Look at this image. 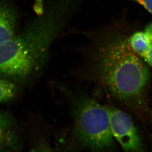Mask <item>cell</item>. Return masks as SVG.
<instances>
[{
    "label": "cell",
    "mask_w": 152,
    "mask_h": 152,
    "mask_svg": "<svg viewBox=\"0 0 152 152\" xmlns=\"http://www.w3.org/2000/svg\"><path fill=\"white\" fill-rule=\"evenodd\" d=\"M121 26L81 32L89 43L81 50L85 73L114 96L134 109L142 106L150 78L148 66L134 52L129 32Z\"/></svg>",
    "instance_id": "6da1fadb"
},
{
    "label": "cell",
    "mask_w": 152,
    "mask_h": 152,
    "mask_svg": "<svg viewBox=\"0 0 152 152\" xmlns=\"http://www.w3.org/2000/svg\"><path fill=\"white\" fill-rule=\"evenodd\" d=\"M82 0H43L41 10L14 37L0 44V76L17 84L34 79L55 40L76 14Z\"/></svg>",
    "instance_id": "7a4b0ae2"
},
{
    "label": "cell",
    "mask_w": 152,
    "mask_h": 152,
    "mask_svg": "<svg viewBox=\"0 0 152 152\" xmlns=\"http://www.w3.org/2000/svg\"><path fill=\"white\" fill-rule=\"evenodd\" d=\"M71 103L73 120L72 141L78 147L94 151L110 150L115 146L109 112L89 97L76 96L66 92Z\"/></svg>",
    "instance_id": "3957f363"
},
{
    "label": "cell",
    "mask_w": 152,
    "mask_h": 152,
    "mask_svg": "<svg viewBox=\"0 0 152 152\" xmlns=\"http://www.w3.org/2000/svg\"><path fill=\"white\" fill-rule=\"evenodd\" d=\"M107 108L114 139L125 151H142V143L131 117L116 108L108 107Z\"/></svg>",
    "instance_id": "277c9868"
},
{
    "label": "cell",
    "mask_w": 152,
    "mask_h": 152,
    "mask_svg": "<svg viewBox=\"0 0 152 152\" xmlns=\"http://www.w3.org/2000/svg\"><path fill=\"white\" fill-rule=\"evenodd\" d=\"M19 13L15 4L9 0H0V44L17 33Z\"/></svg>",
    "instance_id": "5b68a950"
},
{
    "label": "cell",
    "mask_w": 152,
    "mask_h": 152,
    "mask_svg": "<svg viewBox=\"0 0 152 152\" xmlns=\"http://www.w3.org/2000/svg\"><path fill=\"white\" fill-rule=\"evenodd\" d=\"M128 40L132 50L142 59L152 43L144 30L129 32Z\"/></svg>",
    "instance_id": "8992f818"
},
{
    "label": "cell",
    "mask_w": 152,
    "mask_h": 152,
    "mask_svg": "<svg viewBox=\"0 0 152 152\" xmlns=\"http://www.w3.org/2000/svg\"><path fill=\"white\" fill-rule=\"evenodd\" d=\"M14 125L15 122L12 115L0 111V150L10 144Z\"/></svg>",
    "instance_id": "52a82bcc"
},
{
    "label": "cell",
    "mask_w": 152,
    "mask_h": 152,
    "mask_svg": "<svg viewBox=\"0 0 152 152\" xmlns=\"http://www.w3.org/2000/svg\"><path fill=\"white\" fill-rule=\"evenodd\" d=\"M18 92L17 83L3 77H0V103L11 101Z\"/></svg>",
    "instance_id": "ba28073f"
},
{
    "label": "cell",
    "mask_w": 152,
    "mask_h": 152,
    "mask_svg": "<svg viewBox=\"0 0 152 152\" xmlns=\"http://www.w3.org/2000/svg\"><path fill=\"white\" fill-rule=\"evenodd\" d=\"M140 4L152 15V0H129Z\"/></svg>",
    "instance_id": "9c48e42d"
},
{
    "label": "cell",
    "mask_w": 152,
    "mask_h": 152,
    "mask_svg": "<svg viewBox=\"0 0 152 152\" xmlns=\"http://www.w3.org/2000/svg\"><path fill=\"white\" fill-rule=\"evenodd\" d=\"M142 59L152 69V43Z\"/></svg>",
    "instance_id": "30bf717a"
}]
</instances>
